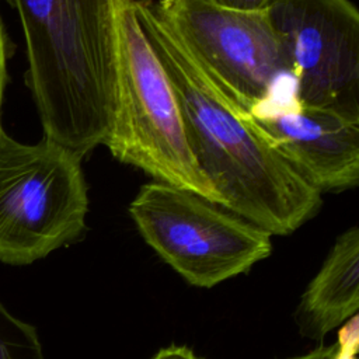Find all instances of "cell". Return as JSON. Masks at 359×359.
<instances>
[{
  "label": "cell",
  "instance_id": "9c48e42d",
  "mask_svg": "<svg viewBox=\"0 0 359 359\" xmlns=\"http://www.w3.org/2000/svg\"><path fill=\"white\" fill-rule=\"evenodd\" d=\"M359 229L345 230L335 240L320 271L302 296L299 314L313 337H323L358 314Z\"/></svg>",
  "mask_w": 359,
  "mask_h": 359
},
{
  "label": "cell",
  "instance_id": "8fae6325",
  "mask_svg": "<svg viewBox=\"0 0 359 359\" xmlns=\"http://www.w3.org/2000/svg\"><path fill=\"white\" fill-rule=\"evenodd\" d=\"M359 351L358 314L348 318L338 331V344L330 359H356Z\"/></svg>",
  "mask_w": 359,
  "mask_h": 359
},
{
  "label": "cell",
  "instance_id": "6da1fadb",
  "mask_svg": "<svg viewBox=\"0 0 359 359\" xmlns=\"http://www.w3.org/2000/svg\"><path fill=\"white\" fill-rule=\"evenodd\" d=\"M136 18L175 93L195 163L219 206L287 236L313 219L323 203L273 147L251 115L237 108L194 60L158 14L153 0H135Z\"/></svg>",
  "mask_w": 359,
  "mask_h": 359
},
{
  "label": "cell",
  "instance_id": "52a82bcc",
  "mask_svg": "<svg viewBox=\"0 0 359 359\" xmlns=\"http://www.w3.org/2000/svg\"><path fill=\"white\" fill-rule=\"evenodd\" d=\"M293 97L359 118V13L351 0H271Z\"/></svg>",
  "mask_w": 359,
  "mask_h": 359
},
{
  "label": "cell",
  "instance_id": "30bf717a",
  "mask_svg": "<svg viewBox=\"0 0 359 359\" xmlns=\"http://www.w3.org/2000/svg\"><path fill=\"white\" fill-rule=\"evenodd\" d=\"M0 359H43L36 328L0 303Z\"/></svg>",
  "mask_w": 359,
  "mask_h": 359
},
{
  "label": "cell",
  "instance_id": "3957f363",
  "mask_svg": "<svg viewBox=\"0 0 359 359\" xmlns=\"http://www.w3.org/2000/svg\"><path fill=\"white\" fill-rule=\"evenodd\" d=\"M133 4L116 0L115 109L105 146L118 161L143 170L154 181L219 205L189 150L175 93Z\"/></svg>",
  "mask_w": 359,
  "mask_h": 359
},
{
  "label": "cell",
  "instance_id": "7a4b0ae2",
  "mask_svg": "<svg viewBox=\"0 0 359 359\" xmlns=\"http://www.w3.org/2000/svg\"><path fill=\"white\" fill-rule=\"evenodd\" d=\"M43 136L81 158L105 144L115 109L116 0H7Z\"/></svg>",
  "mask_w": 359,
  "mask_h": 359
},
{
  "label": "cell",
  "instance_id": "5b68a950",
  "mask_svg": "<svg viewBox=\"0 0 359 359\" xmlns=\"http://www.w3.org/2000/svg\"><path fill=\"white\" fill-rule=\"evenodd\" d=\"M129 215L149 247L198 287L245 273L272 252L268 231L171 184L142 185Z\"/></svg>",
  "mask_w": 359,
  "mask_h": 359
},
{
  "label": "cell",
  "instance_id": "4fadbf2b",
  "mask_svg": "<svg viewBox=\"0 0 359 359\" xmlns=\"http://www.w3.org/2000/svg\"><path fill=\"white\" fill-rule=\"evenodd\" d=\"M219 7L243 10V11H264L271 0H208Z\"/></svg>",
  "mask_w": 359,
  "mask_h": 359
},
{
  "label": "cell",
  "instance_id": "9a60e30c",
  "mask_svg": "<svg viewBox=\"0 0 359 359\" xmlns=\"http://www.w3.org/2000/svg\"><path fill=\"white\" fill-rule=\"evenodd\" d=\"M334 351H335V345L334 346H320V348L310 351L304 355L289 358V359H330L331 355L334 353Z\"/></svg>",
  "mask_w": 359,
  "mask_h": 359
},
{
  "label": "cell",
  "instance_id": "5bb4252c",
  "mask_svg": "<svg viewBox=\"0 0 359 359\" xmlns=\"http://www.w3.org/2000/svg\"><path fill=\"white\" fill-rule=\"evenodd\" d=\"M150 359H202L195 352L184 345H170L158 349Z\"/></svg>",
  "mask_w": 359,
  "mask_h": 359
},
{
  "label": "cell",
  "instance_id": "ba28073f",
  "mask_svg": "<svg viewBox=\"0 0 359 359\" xmlns=\"http://www.w3.org/2000/svg\"><path fill=\"white\" fill-rule=\"evenodd\" d=\"M252 121L316 191L342 192L359 181V118L300 102L293 95L252 111Z\"/></svg>",
  "mask_w": 359,
  "mask_h": 359
},
{
  "label": "cell",
  "instance_id": "7c38bea8",
  "mask_svg": "<svg viewBox=\"0 0 359 359\" xmlns=\"http://www.w3.org/2000/svg\"><path fill=\"white\" fill-rule=\"evenodd\" d=\"M14 53V45L8 36V32L6 29V25L0 15V132L1 128V108L6 94V87L8 83V60L11 59Z\"/></svg>",
  "mask_w": 359,
  "mask_h": 359
},
{
  "label": "cell",
  "instance_id": "8992f818",
  "mask_svg": "<svg viewBox=\"0 0 359 359\" xmlns=\"http://www.w3.org/2000/svg\"><path fill=\"white\" fill-rule=\"evenodd\" d=\"M154 6L237 108L251 114L275 98L279 80L289 72L266 10H231L208 0H158Z\"/></svg>",
  "mask_w": 359,
  "mask_h": 359
},
{
  "label": "cell",
  "instance_id": "277c9868",
  "mask_svg": "<svg viewBox=\"0 0 359 359\" xmlns=\"http://www.w3.org/2000/svg\"><path fill=\"white\" fill-rule=\"evenodd\" d=\"M81 160L45 136L25 144L0 132V262L28 265L81 237L88 212Z\"/></svg>",
  "mask_w": 359,
  "mask_h": 359
}]
</instances>
